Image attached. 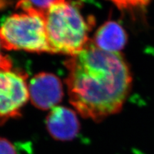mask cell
Returning a JSON list of instances; mask_svg holds the SVG:
<instances>
[{"label":"cell","instance_id":"cell-1","mask_svg":"<svg viewBox=\"0 0 154 154\" xmlns=\"http://www.w3.org/2000/svg\"><path fill=\"white\" fill-rule=\"evenodd\" d=\"M65 66L69 101L82 117L99 122L120 112L132 85L130 68L121 53L89 42Z\"/></svg>","mask_w":154,"mask_h":154},{"label":"cell","instance_id":"cell-2","mask_svg":"<svg viewBox=\"0 0 154 154\" xmlns=\"http://www.w3.org/2000/svg\"><path fill=\"white\" fill-rule=\"evenodd\" d=\"M48 43L51 53L70 57L78 54L88 45L93 18L86 19L74 4H56L44 14Z\"/></svg>","mask_w":154,"mask_h":154},{"label":"cell","instance_id":"cell-3","mask_svg":"<svg viewBox=\"0 0 154 154\" xmlns=\"http://www.w3.org/2000/svg\"><path fill=\"white\" fill-rule=\"evenodd\" d=\"M0 43L7 50L51 52L44 14L30 9L7 17L0 26Z\"/></svg>","mask_w":154,"mask_h":154},{"label":"cell","instance_id":"cell-4","mask_svg":"<svg viewBox=\"0 0 154 154\" xmlns=\"http://www.w3.org/2000/svg\"><path fill=\"white\" fill-rule=\"evenodd\" d=\"M29 98L26 75L9 70H0V125L17 118Z\"/></svg>","mask_w":154,"mask_h":154},{"label":"cell","instance_id":"cell-5","mask_svg":"<svg viewBox=\"0 0 154 154\" xmlns=\"http://www.w3.org/2000/svg\"><path fill=\"white\" fill-rule=\"evenodd\" d=\"M29 93L34 106L42 110H48L55 107L62 99V84L54 74L40 73L31 79Z\"/></svg>","mask_w":154,"mask_h":154},{"label":"cell","instance_id":"cell-6","mask_svg":"<svg viewBox=\"0 0 154 154\" xmlns=\"http://www.w3.org/2000/svg\"><path fill=\"white\" fill-rule=\"evenodd\" d=\"M46 125L51 137L61 141L74 139L80 130L76 113L64 106L52 108L47 116Z\"/></svg>","mask_w":154,"mask_h":154},{"label":"cell","instance_id":"cell-7","mask_svg":"<svg viewBox=\"0 0 154 154\" xmlns=\"http://www.w3.org/2000/svg\"><path fill=\"white\" fill-rule=\"evenodd\" d=\"M124 29L115 21H108L98 29L93 44L99 49L109 52H119L127 43Z\"/></svg>","mask_w":154,"mask_h":154},{"label":"cell","instance_id":"cell-8","mask_svg":"<svg viewBox=\"0 0 154 154\" xmlns=\"http://www.w3.org/2000/svg\"><path fill=\"white\" fill-rule=\"evenodd\" d=\"M63 2H65V0H18L17 8L22 11L32 9L45 14L50 7Z\"/></svg>","mask_w":154,"mask_h":154},{"label":"cell","instance_id":"cell-9","mask_svg":"<svg viewBox=\"0 0 154 154\" xmlns=\"http://www.w3.org/2000/svg\"><path fill=\"white\" fill-rule=\"evenodd\" d=\"M121 10L143 9L151 3V0H109Z\"/></svg>","mask_w":154,"mask_h":154},{"label":"cell","instance_id":"cell-10","mask_svg":"<svg viewBox=\"0 0 154 154\" xmlns=\"http://www.w3.org/2000/svg\"><path fill=\"white\" fill-rule=\"evenodd\" d=\"M0 154H17V151L9 140L0 137Z\"/></svg>","mask_w":154,"mask_h":154},{"label":"cell","instance_id":"cell-11","mask_svg":"<svg viewBox=\"0 0 154 154\" xmlns=\"http://www.w3.org/2000/svg\"><path fill=\"white\" fill-rule=\"evenodd\" d=\"M1 43H0V47H1ZM12 63L9 57H6L1 52L0 49V70H9L11 69Z\"/></svg>","mask_w":154,"mask_h":154}]
</instances>
